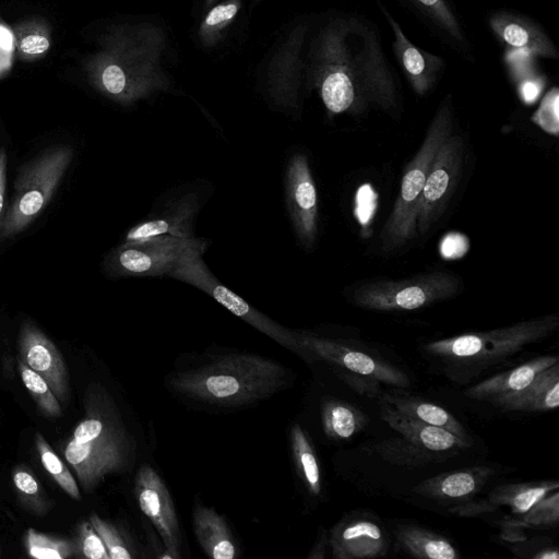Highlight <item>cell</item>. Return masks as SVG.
Listing matches in <instances>:
<instances>
[{"label":"cell","instance_id":"1","mask_svg":"<svg viewBox=\"0 0 559 559\" xmlns=\"http://www.w3.org/2000/svg\"><path fill=\"white\" fill-rule=\"evenodd\" d=\"M305 60L306 88L318 91L330 114L360 115L371 107L395 112V74L367 19L352 13L326 17L309 35Z\"/></svg>","mask_w":559,"mask_h":559},{"label":"cell","instance_id":"2","mask_svg":"<svg viewBox=\"0 0 559 559\" xmlns=\"http://www.w3.org/2000/svg\"><path fill=\"white\" fill-rule=\"evenodd\" d=\"M166 44L164 27L151 21L114 25L99 37V49L83 61L87 79L123 106L169 91L171 81L162 64Z\"/></svg>","mask_w":559,"mask_h":559},{"label":"cell","instance_id":"3","mask_svg":"<svg viewBox=\"0 0 559 559\" xmlns=\"http://www.w3.org/2000/svg\"><path fill=\"white\" fill-rule=\"evenodd\" d=\"M83 409V417L62 453L81 489L92 492L108 476L129 468L134 445L114 397L104 385L92 382L86 386Z\"/></svg>","mask_w":559,"mask_h":559},{"label":"cell","instance_id":"4","mask_svg":"<svg viewBox=\"0 0 559 559\" xmlns=\"http://www.w3.org/2000/svg\"><path fill=\"white\" fill-rule=\"evenodd\" d=\"M170 388L188 399L219 406H242L264 400L287 382L277 361L255 354L233 353L170 376Z\"/></svg>","mask_w":559,"mask_h":559},{"label":"cell","instance_id":"5","mask_svg":"<svg viewBox=\"0 0 559 559\" xmlns=\"http://www.w3.org/2000/svg\"><path fill=\"white\" fill-rule=\"evenodd\" d=\"M558 329L559 314L551 313L503 328L435 340L426 343L423 352L450 381L466 385Z\"/></svg>","mask_w":559,"mask_h":559},{"label":"cell","instance_id":"6","mask_svg":"<svg viewBox=\"0 0 559 559\" xmlns=\"http://www.w3.org/2000/svg\"><path fill=\"white\" fill-rule=\"evenodd\" d=\"M452 132L453 110L449 95L440 104L419 150L404 169L397 198L380 233L383 250L399 249L416 235L417 212L430 165Z\"/></svg>","mask_w":559,"mask_h":559},{"label":"cell","instance_id":"7","mask_svg":"<svg viewBox=\"0 0 559 559\" xmlns=\"http://www.w3.org/2000/svg\"><path fill=\"white\" fill-rule=\"evenodd\" d=\"M298 340L308 362L329 364L334 372L359 394L379 395L382 385L399 389L412 385L408 374L374 353L359 348L347 341L298 332Z\"/></svg>","mask_w":559,"mask_h":559},{"label":"cell","instance_id":"8","mask_svg":"<svg viewBox=\"0 0 559 559\" xmlns=\"http://www.w3.org/2000/svg\"><path fill=\"white\" fill-rule=\"evenodd\" d=\"M72 156L70 146L52 147L21 170L14 183L12 201L0 221V240L22 233L45 210Z\"/></svg>","mask_w":559,"mask_h":559},{"label":"cell","instance_id":"9","mask_svg":"<svg viewBox=\"0 0 559 559\" xmlns=\"http://www.w3.org/2000/svg\"><path fill=\"white\" fill-rule=\"evenodd\" d=\"M457 276L433 271L403 280H377L357 285L352 292L355 306L372 311H413L456 296Z\"/></svg>","mask_w":559,"mask_h":559},{"label":"cell","instance_id":"10","mask_svg":"<svg viewBox=\"0 0 559 559\" xmlns=\"http://www.w3.org/2000/svg\"><path fill=\"white\" fill-rule=\"evenodd\" d=\"M207 245V239L170 235L123 242L108 253L104 267L114 277L168 276L191 253L205 252Z\"/></svg>","mask_w":559,"mask_h":559},{"label":"cell","instance_id":"11","mask_svg":"<svg viewBox=\"0 0 559 559\" xmlns=\"http://www.w3.org/2000/svg\"><path fill=\"white\" fill-rule=\"evenodd\" d=\"M203 253H191L168 276L203 290L231 313L304 358L298 332L282 326L222 284L202 260Z\"/></svg>","mask_w":559,"mask_h":559},{"label":"cell","instance_id":"12","mask_svg":"<svg viewBox=\"0 0 559 559\" xmlns=\"http://www.w3.org/2000/svg\"><path fill=\"white\" fill-rule=\"evenodd\" d=\"M310 24H294L274 47L264 67V86L272 103L289 111L299 110L306 88V47Z\"/></svg>","mask_w":559,"mask_h":559},{"label":"cell","instance_id":"13","mask_svg":"<svg viewBox=\"0 0 559 559\" xmlns=\"http://www.w3.org/2000/svg\"><path fill=\"white\" fill-rule=\"evenodd\" d=\"M465 143L453 132L439 147L427 175L416 217V233L424 236L443 215L460 181Z\"/></svg>","mask_w":559,"mask_h":559},{"label":"cell","instance_id":"14","mask_svg":"<svg viewBox=\"0 0 559 559\" xmlns=\"http://www.w3.org/2000/svg\"><path fill=\"white\" fill-rule=\"evenodd\" d=\"M285 198L300 245L311 249L318 237L319 204L316 182L304 153H296L288 160Z\"/></svg>","mask_w":559,"mask_h":559},{"label":"cell","instance_id":"15","mask_svg":"<svg viewBox=\"0 0 559 559\" xmlns=\"http://www.w3.org/2000/svg\"><path fill=\"white\" fill-rule=\"evenodd\" d=\"M329 545L335 559L380 558L388 554L389 536L373 513L353 511L331 528Z\"/></svg>","mask_w":559,"mask_h":559},{"label":"cell","instance_id":"16","mask_svg":"<svg viewBox=\"0 0 559 559\" xmlns=\"http://www.w3.org/2000/svg\"><path fill=\"white\" fill-rule=\"evenodd\" d=\"M134 496L140 510L158 532L169 558H179L181 534L175 506L158 473L142 465L134 478Z\"/></svg>","mask_w":559,"mask_h":559},{"label":"cell","instance_id":"17","mask_svg":"<svg viewBox=\"0 0 559 559\" xmlns=\"http://www.w3.org/2000/svg\"><path fill=\"white\" fill-rule=\"evenodd\" d=\"M17 358L38 373L50 386L61 405L71 396L69 371L56 344L32 321L21 324Z\"/></svg>","mask_w":559,"mask_h":559},{"label":"cell","instance_id":"18","mask_svg":"<svg viewBox=\"0 0 559 559\" xmlns=\"http://www.w3.org/2000/svg\"><path fill=\"white\" fill-rule=\"evenodd\" d=\"M393 34V53L409 86L418 96H426L436 85L444 68L441 57L432 55L412 43L401 25L378 0Z\"/></svg>","mask_w":559,"mask_h":559},{"label":"cell","instance_id":"19","mask_svg":"<svg viewBox=\"0 0 559 559\" xmlns=\"http://www.w3.org/2000/svg\"><path fill=\"white\" fill-rule=\"evenodd\" d=\"M489 27L496 37L508 48L532 57L558 59L559 52L551 38L532 19L499 11L489 16Z\"/></svg>","mask_w":559,"mask_h":559},{"label":"cell","instance_id":"20","mask_svg":"<svg viewBox=\"0 0 559 559\" xmlns=\"http://www.w3.org/2000/svg\"><path fill=\"white\" fill-rule=\"evenodd\" d=\"M558 488L559 483L555 479L502 484L495 487L486 500L452 508L450 512L459 516H475L506 507L514 516H520L547 493Z\"/></svg>","mask_w":559,"mask_h":559},{"label":"cell","instance_id":"21","mask_svg":"<svg viewBox=\"0 0 559 559\" xmlns=\"http://www.w3.org/2000/svg\"><path fill=\"white\" fill-rule=\"evenodd\" d=\"M380 416L403 438L444 459L471 447L469 443L445 429L401 414L383 400L380 401Z\"/></svg>","mask_w":559,"mask_h":559},{"label":"cell","instance_id":"22","mask_svg":"<svg viewBox=\"0 0 559 559\" xmlns=\"http://www.w3.org/2000/svg\"><path fill=\"white\" fill-rule=\"evenodd\" d=\"M199 207V199L195 193L182 195L162 212L133 225L127 231L123 242L140 241L160 235L180 238L192 237L193 219Z\"/></svg>","mask_w":559,"mask_h":559},{"label":"cell","instance_id":"23","mask_svg":"<svg viewBox=\"0 0 559 559\" xmlns=\"http://www.w3.org/2000/svg\"><path fill=\"white\" fill-rule=\"evenodd\" d=\"M489 466H472L427 478L413 488V492L437 501L471 498L479 492L493 476Z\"/></svg>","mask_w":559,"mask_h":559},{"label":"cell","instance_id":"24","mask_svg":"<svg viewBox=\"0 0 559 559\" xmlns=\"http://www.w3.org/2000/svg\"><path fill=\"white\" fill-rule=\"evenodd\" d=\"M559 362L556 355L538 356L504 372L487 378L464 391V395L491 404L499 397L518 392L543 370Z\"/></svg>","mask_w":559,"mask_h":559},{"label":"cell","instance_id":"25","mask_svg":"<svg viewBox=\"0 0 559 559\" xmlns=\"http://www.w3.org/2000/svg\"><path fill=\"white\" fill-rule=\"evenodd\" d=\"M504 412H547L559 406V362L540 371L522 390L491 403Z\"/></svg>","mask_w":559,"mask_h":559},{"label":"cell","instance_id":"26","mask_svg":"<svg viewBox=\"0 0 559 559\" xmlns=\"http://www.w3.org/2000/svg\"><path fill=\"white\" fill-rule=\"evenodd\" d=\"M193 531L203 551L213 559H234L237 547L225 519L215 509L195 503Z\"/></svg>","mask_w":559,"mask_h":559},{"label":"cell","instance_id":"27","mask_svg":"<svg viewBox=\"0 0 559 559\" xmlns=\"http://www.w3.org/2000/svg\"><path fill=\"white\" fill-rule=\"evenodd\" d=\"M397 547L405 554L425 559H457L455 545L431 530L416 524H397L394 528Z\"/></svg>","mask_w":559,"mask_h":559},{"label":"cell","instance_id":"28","mask_svg":"<svg viewBox=\"0 0 559 559\" xmlns=\"http://www.w3.org/2000/svg\"><path fill=\"white\" fill-rule=\"evenodd\" d=\"M381 400L403 415L445 429L471 445L473 444V440L464 426L445 408L435 403L417 396L393 392L382 394Z\"/></svg>","mask_w":559,"mask_h":559},{"label":"cell","instance_id":"29","mask_svg":"<svg viewBox=\"0 0 559 559\" xmlns=\"http://www.w3.org/2000/svg\"><path fill=\"white\" fill-rule=\"evenodd\" d=\"M321 421L329 438L349 440L366 428L369 417L347 401L328 397L321 404Z\"/></svg>","mask_w":559,"mask_h":559},{"label":"cell","instance_id":"30","mask_svg":"<svg viewBox=\"0 0 559 559\" xmlns=\"http://www.w3.org/2000/svg\"><path fill=\"white\" fill-rule=\"evenodd\" d=\"M420 16L455 47L464 49L467 40L462 25L448 0H407Z\"/></svg>","mask_w":559,"mask_h":559},{"label":"cell","instance_id":"31","mask_svg":"<svg viewBox=\"0 0 559 559\" xmlns=\"http://www.w3.org/2000/svg\"><path fill=\"white\" fill-rule=\"evenodd\" d=\"M290 444L301 480L311 495L319 496L322 490L319 461L307 433L297 424L290 429Z\"/></svg>","mask_w":559,"mask_h":559},{"label":"cell","instance_id":"32","mask_svg":"<svg viewBox=\"0 0 559 559\" xmlns=\"http://www.w3.org/2000/svg\"><path fill=\"white\" fill-rule=\"evenodd\" d=\"M374 450L384 461L391 464L413 468L427 466L444 459L439 454L414 444L403 437L385 439L377 443Z\"/></svg>","mask_w":559,"mask_h":559},{"label":"cell","instance_id":"33","mask_svg":"<svg viewBox=\"0 0 559 559\" xmlns=\"http://www.w3.org/2000/svg\"><path fill=\"white\" fill-rule=\"evenodd\" d=\"M241 7V0L216 2L202 19L198 37L205 47L215 46L222 40L224 33L235 21Z\"/></svg>","mask_w":559,"mask_h":559},{"label":"cell","instance_id":"34","mask_svg":"<svg viewBox=\"0 0 559 559\" xmlns=\"http://www.w3.org/2000/svg\"><path fill=\"white\" fill-rule=\"evenodd\" d=\"M13 38L17 57L22 61H35L44 57L51 45L50 28L41 20L23 22Z\"/></svg>","mask_w":559,"mask_h":559},{"label":"cell","instance_id":"35","mask_svg":"<svg viewBox=\"0 0 559 559\" xmlns=\"http://www.w3.org/2000/svg\"><path fill=\"white\" fill-rule=\"evenodd\" d=\"M12 481L19 501L31 513L43 516L50 510V499L28 467L16 466L12 472Z\"/></svg>","mask_w":559,"mask_h":559},{"label":"cell","instance_id":"36","mask_svg":"<svg viewBox=\"0 0 559 559\" xmlns=\"http://www.w3.org/2000/svg\"><path fill=\"white\" fill-rule=\"evenodd\" d=\"M24 545L27 555L36 559H68L76 556L73 538L59 537L35 528L26 531Z\"/></svg>","mask_w":559,"mask_h":559},{"label":"cell","instance_id":"37","mask_svg":"<svg viewBox=\"0 0 559 559\" xmlns=\"http://www.w3.org/2000/svg\"><path fill=\"white\" fill-rule=\"evenodd\" d=\"M34 441L44 468L70 498L81 500V491L76 479L66 463L52 450L45 437L37 431L35 432Z\"/></svg>","mask_w":559,"mask_h":559},{"label":"cell","instance_id":"38","mask_svg":"<svg viewBox=\"0 0 559 559\" xmlns=\"http://www.w3.org/2000/svg\"><path fill=\"white\" fill-rule=\"evenodd\" d=\"M16 362L23 384L29 392L39 411L50 418L62 416V405L48 383L19 358H16Z\"/></svg>","mask_w":559,"mask_h":559},{"label":"cell","instance_id":"39","mask_svg":"<svg viewBox=\"0 0 559 559\" xmlns=\"http://www.w3.org/2000/svg\"><path fill=\"white\" fill-rule=\"evenodd\" d=\"M559 521V492L558 489L547 493L538 500L528 511L520 516L506 519L501 523L520 527H543L557 525Z\"/></svg>","mask_w":559,"mask_h":559},{"label":"cell","instance_id":"40","mask_svg":"<svg viewBox=\"0 0 559 559\" xmlns=\"http://www.w3.org/2000/svg\"><path fill=\"white\" fill-rule=\"evenodd\" d=\"M88 521L100 536L110 559H131L134 555L131 548L116 524L103 519L97 513H92Z\"/></svg>","mask_w":559,"mask_h":559},{"label":"cell","instance_id":"41","mask_svg":"<svg viewBox=\"0 0 559 559\" xmlns=\"http://www.w3.org/2000/svg\"><path fill=\"white\" fill-rule=\"evenodd\" d=\"M73 539L76 548L75 558L110 559L100 536L88 520L78 524Z\"/></svg>","mask_w":559,"mask_h":559},{"label":"cell","instance_id":"42","mask_svg":"<svg viewBox=\"0 0 559 559\" xmlns=\"http://www.w3.org/2000/svg\"><path fill=\"white\" fill-rule=\"evenodd\" d=\"M532 121L545 132L557 136L559 133V90L551 87L544 95L538 108L532 115Z\"/></svg>","mask_w":559,"mask_h":559},{"label":"cell","instance_id":"43","mask_svg":"<svg viewBox=\"0 0 559 559\" xmlns=\"http://www.w3.org/2000/svg\"><path fill=\"white\" fill-rule=\"evenodd\" d=\"M13 40V35L3 25H0V60H2L7 68L10 67Z\"/></svg>","mask_w":559,"mask_h":559},{"label":"cell","instance_id":"44","mask_svg":"<svg viewBox=\"0 0 559 559\" xmlns=\"http://www.w3.org/2000/svg\"><path fill=\"white\" fill-rule=\"evenodd\" d=\"M520 95L525 103H532L540 93V83L537 80L525 78L519 86Z\"/></svg>","mask_w":559,"mask_h":559},{"label":"cell","instance_id":"45","mask_svg":"<svg viewBox=\"0 0 559 559\" xmlns=\"http://www.w3.org/2000/svg\"><path fill=\"white\" fill-rule=\"evenodd\" d=\"M7 165L8 157L7 153L3 148L0 150V221L4 214V195H5V186H7Z\"/></svg>","mask_w":559,"mask_h":559},{"label":"cell","instance_id":"46","mask_svg":"<svg viewBox=\"0 0 559 559\" xmlns=\"http://www.w3.org/2000/svg\"><path fill=\"white\" fill-rule=\"evenodd\" d=\"M329 544V534L323 530L319 535L316 545L311 549L307 558L318 559L325 557V548Z\"/></svg>","mask_w":559,"mask_h":559},{"label":"cell","instance_id":"47","mask_svg":"<svg viewBox=\"0 0 559 559\" xmlns=\"http://www.w3.org/2000/svg\"><path fill=\"white\" fill-rule=\"evenodd\" d=\"M216 2H218V0H204V8H205V9H209V8H211L213 4H215Z\"/></svg>","mask_w":559,"mask_h":559},{"label":"cell","instance_id":"48","mask_svg":"<svg viewBox=\"0 0 559 559\" xmlns=\"http://www.w3.org/2000/svg\"><path fill=\"white\" fill-rule=\"evenodd\" d=\"M262 0H253L254 3H259L261 2Z\"/></svg>","mask_w":559,"mask_h":559},{"label":"cell","instance_id":"49","mask_svg":"<svg viewBox=\"0 0 559 559\" xmlns=\"http://www.w3.org/2000/svg\"><path fill=\"white\" fill-rule=\"evenodd\" d=\"M0 556H1V547H0Z\"/></svg>","mask_w":559,"mask_h":559}]
</instances>
